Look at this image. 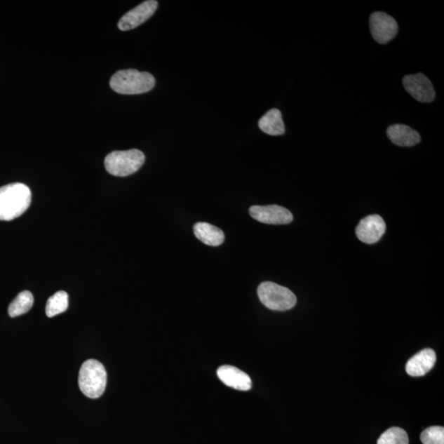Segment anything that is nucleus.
Returning a JSON list of instances; mask_svg holds the SVG:
<instances>
[{
	"label": "nucleus",
	"instance_id": "423d86ee",
	"mask_svg": "<svg viewBox=\"0 0 444 444\" xmlns=\"http://www.w3.org/2000/svg\"><path fill=\"white\" fill-rule=\"evenodd\" d=\"M371 34L379 44H386L397 35L398 25L395 19L383 12H375L370 16Z\"/></svg>",
	"mask_w": 444,
	"mask_h": 444
},
{
	"label": "nucleus",
	"instance_id": "6e6552de",
	"mask_svg": "<svg viewBox=\"0 0 444 444\" xmlns=\"http://www.w3.org/2000/svg\"><path fill=\"white\" fill-rule=\"evenodd\" d=\"M250 213L256 221L270 225H286L293 221L292 213L278 205L252 206Z\"/></svg>",
	"mask_w": 444,
	"mask_h": 444
},
{
	"label": "nucleus",
	"instance_id": "a211bd4d",
	"mask_svg": "<svg viewBox=\"0 0 444 444\" xmlns=\"http://www.w3.org/2000/svg\"><path fill=\"white\" fill-rule=\"evenodd\" d=\"M377 444H409L408 434L403 429L390 428L382 433Z\"/></svg>",
	"mask_w": 444,
	"mask_h": 444
},
{
	"label": "nucleus",
	"instance_id": "f8f14e48",
	"mask_svg": "<svg viewBox=\"0 0 444 444\" xmlns=\"http://www.w3.org/2000/svg\"><path fill=\"white\" fill-rule=\"evenodd\" d=\"M436 362V352L427 348L410 358L405 365V371L410 376H424L433 369Z\"/></svg>",
	"mask_w": 444,
	"mask_h": 444
},
{
	"label": "nucleus",
	"instance_id": "2eb2a0df",
	"mask_svg": "<svg viewBox=\"0 0 444 444\" xmlns=\"http://www.w3.org/2000/svg\"><path fill=\"white\" fill-rule=\"evenodd\" d=\"M260 130L271 136L283 135L285 133V126L283 116L278 109H271L267 112L259 121Z\"/></svg>",
	"mask_w": 444,
	"mask_h": 444
},
{
	"label": "nucleus",
	"instance_id": "39448f33",
	"mask_svg": "<svg viewBox=\"0 0 444 444\" xmlns=\"http://www.w3.org/2000/svg\"><path fill=\"white\" fill-rule=\"evenodd\" d=\"M257 295L267 308L276 311H285L292 309L297 302L292 291L271 281L260 284L257 288Z\"/></svg>",
	"mask_w": 444,
	"mask_h": 444
},
{
	"label": "nucleus",
	"instance_id": "1a4fd4ad",
	"mask_svg": "<svg viewBox=\"0 0 444 444\" xmlns=\"http://www.w3.org/2000/svg\"><path fill=\"white\" fill-rule=\"evenodd\" d=\"M157 7H159V2L156 0H147V1L140 4V6L133 8L121 18L118 23V27L121 31L135 29L154 15Z\"/></svg>",
	"mask_w": 444,
	"mask_h": 444
},
{
	"label": "nucleus",
	"instance_id": "dca6fc26",
	"mask_svg": "<svg viewBox=\"0 0 444 444\" xmlns=\"http://www.w3.org/2000/svg\"><path fill=\"white\" fill-rule=\"evenodd\" d=\"M34 298L30 291H22L9 305L8 314L11 317L15 318L27 313L32 309Z\"/></svg>",
	"mask_w": 444,
	"mask_h": 444
},
{
	"label": "nucleus",
	"instance_id": "9b49d317",
	"mask_svg": "<svg viewBox=\"0 0 444 444\" xmlns=\"http://www.w3.org/2000/svg\"><path fill=\"white\" fill-rule=\"evenodd\" d=\"M220 380L234 389L249 391L252 388L250 377L238 368L231 365H223L217 370Z\"/></svg>",
	"mask_w": 444,
	"mask_h": 444
},
{
	"label": "nucleus",
	"instance_id": "0eeeda50",
	"mask_svg": "<svg viewBox=\"0 0 444 444\" xmlns=\"http://www.w3.org/2000/svg\"><path fill=\"white\" fill-rule=\"evenodd\" d=\"M403 83L405 90L419 102H432L436 98L431 80L423 74L405 76Z\"/></svg>",
	"mask_w": 444,
	"mask_h": 444
},
{
	"label": "nucleus",
	"instance_id": "f3484780",
	"mask_svg": "<svg viewBox=\"0 0 444 444\" xmlns=\"http://www.w3.org/2000/svg\"><path fill=\"white\" fill-rule=\"evenodd\" d=\"M69 307V295L65 291L56 292L48 300L46 313L48 317L52 318L66 311Z\"/></svg>",
	"mask_w": 444,
	"mask_h": 444
},
{
	"label": "nucleus",
	"instance_id": "7ed1b4c3",
	"mask_svg": "<svg viewBox=\"0 0 444 444\" xmlns=\"http://www.w3.org/2000/svg\"><path fill=\"white\" fill-rule=\"evenodd\" d=\"M107 384V371L101 362L88 360L83 363L79 371V384L85 396L92 399L101 397Z\"/></svg>",
	"mask_w": 444,
	"mask_h": 444
},
{
	"label": "nucleus",
	"instance_id": "6ab92c4d",
	"mask_svg": "<svg viewBox=\"0 0 444 444\" xmlns=\"http://www.w3.org/2000/svg\"><path fill=\"white\" fill-rule=\"evenodd\" d=\"M423 444H444V428L442 426L429 427L421 434Z\"/></svg>",
	"mask_w": 444,
	"mask_h": 444
},
{
	"label": "nucleus",
	"instance_id": "20e7f679",
	"mask_svg": "<svg viewBox=\"0 0 444 444\" xmlns=\"http://www.w3.org/2000/svg\"><path fill=\"white\" fill-rule=\"evenodd\" d=\"M145 162V156L140 150L116 151L108 154L105 159V167L108 173L126 177L135 174Z\"/></svg>",
	"mask_w": 444,
	"mask_h": 444
},
{
	"label": "nucleus",
	"instance_id": "ddd939ff",
	"mask_svg": "<svg viewBox=\"0 0 444 444\" xmlns=\"http://www.w3.org/2000/svg\"><path fill=\"white\" fill-rule=\"evenodd\" d=\"M386 135L393 144L399 147H412L418 144L422 140L421 135L417 131L400 123L389 126Z\"/></svg>",
	"mask_w": 444,
	"mask_h": 444
},
{
	"label": "nucleus",
	"instance_id": "f03ea898",
	"mask_svg": "<svg viewBox=\"0 0 444 444\" xmlns=\"http://www.w3.org/2000/svg\"><path fill=\"white\" fill-rule=\"evenodd\" d=\"M156 80L147 72L136 69L119 70L112 76L111 88L123 95H137L149 92L155 87Z\"/></svg>",
	"mask_w": 444,
	"mask_h": 444
},
{
	"label": "nucleus",
	"instance_id": "4468645a",
	"mask_svg": "<svg viewBox=\"0 0 444 444\" xmlns=\"http://www.w3.org/2000/svg\"><path fill=\"white\" fill-rule=\"evenodd\" d=\"M194 231L200 241L209 246H220L225 241V235L221 229L207 222L196 223Z\"/></svg>",
	"mask_w": 444,
	"mask_h": 444
},
{
	"label": "nucleus",
	"instance_id": "9d476101",
	"mask_svg": "<svg viewBox=\"0 0 444 444\" xmlns=\"http://www.w3.org/2000/svg\"><path fill=\"white\" fill-rule=\"evenodd\" d=\"M385 231L386 224L379 215H370L362 219L356 229L358 238L369 245L378 242Z\"/></svg>",
	"mask_w": 444,
	"mask_h": 444
},
{
	"label": "nucleus",
	"instance_id": "f257e3e1",
	"mask_svg": "<svg viewBox=\"0 0 444 444\" xmlns=\"http://www.w3.org/2000/svg\"><path fill=\"white\" fill-rule=\"evenodd\" d=\"M32 193L26 184L13 183L0 188V221H12L30 207Z\"/></svg>",
	"mask_w": 444,
	"mask_h": 444
}]
</instances>
